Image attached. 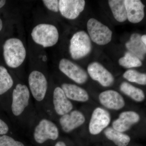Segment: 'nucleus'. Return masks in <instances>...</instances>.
<instances>
[{"instance_id": "1", "label": "nucleus", "mask_w": 146, "mask_h": 146, "mask_svg": "<svg viewBox=\"0 0 146 146\" xmlns=\"http://www.w3.org/2000/svg\"><path fill=\"white\" fill-rule=\"evenodd\" d=\"M3 56L7 65L10 68H18L26 56V50L23 42L16 38L6 41L3 46Z\"/></svg>"}, {"instance_id": "2", "label": "nucleus", "mask_w": 146, "mask_h": 146, "mask_svg": "<svg viewBox=\"0 0 146 146\" xmlns=\"http://www.w3.org/2000/svg\"><path fill=\"white\" fill-rule=\"evenodd\" d=\"M31 35L35 43L45 48L54 46L57 43L59 38L57 28L50 24L37 25L33 30Z\"/></svg>"}, {"instance_id": "3", "label": "nucleus", "mask_w": 146, "mask_h": 146, "mask_svg": "<svg viewBox=\"0 0 146 146\" xmlns=\"http://www.w3.org/2000/svg\"><path fill=\"white\" fill-rule=\"evenodd\" d=\"M92 48L91 39L85 31L78 32L71 38L70 52L74 60L86 56L91 52Z\"/></svg>"}, {"instance_id": "4", "label": "nucleus", "mask_w": 146, "mask_h": 146, "mask_svg": "<svg viewBox=\"0 0 146 146\" xmlns=\"http://www.w3.org/2000/svg\"><path fill=\"white\" fill-rule=\"evenodd\" d=\"M87 28L91 40L97 44L106 45L111 41L112 31L96 19H89L87 22Z\"/></svg>"}, {"instance_id": "5", "label": "nucleus", "mask_w": 146, "mask_h": 146, "mask_svg": "<svg viewBox=\"0 0 146 146\" xmlns=\"http://www.w3.org/2000/svg\"><path fill=\"white\" fill-rule=\"evenodd\" d=\"M33 136L36 143H44L48 140H56L59 136V131L52 121L42 119L35 128Z\"/></svg>"}, {"instance_id": "6", "label": "nucleus", "mask_w": 146, "mask_h": 146, "mask_svg": "<svg viewBox=\"0 0 146 146\" xmlns=\"http://www.w3.org/2000/svg\"><path fill=\"white\" fill-rule=\"evenodd\" d=\"M30 93L26 85L18 84L12 93L11 111L14 116L21 115L29 104Z\"/></svg>"}, {"instance_id": "7", "label": "nucleus", "mask_w": 146, "mask_h": 146, "mask_svg": "<svg viewBox=\"0 0 146 146\" xmlns=\"http://www.w3.org/2000/svg\"><path fill=\"white\" fill-rule=\"evenodd\" d=\"M29 84L33 96L37 102L43 101L46 96L48 82L45 76L39 71H33L29 77Z\"/></svg>"}, {"instance_id": "8", "label": "nucleus", "mask_w": 146, "mask_h": 146, "mask_svg": "<svg viewBox=\"0 0 146 146\" xmlns=\"http://www.w3.org/2000/svg\"><path fill=\"white\" fill-rule=\"evenodd\" d=\"M59 68L62 73L77 83L82 84L87 81L88 75L84 70L68 59H61Z\"/></svg>"}, {"instance_id": "9", "label": "nucleus", "mask_w": 146, "mask_h": 146, "mask_svg": "<svg viewBox=\"0 0 146 146\" xmlns=\"http://www.w3.org/2000/svg\"><path fill=\"white\" fill-rule=\"evenodd\" d=\"M111 120L108 111L102 108H97L92 114L89 124V131L92 135L99 134L109 125Z\"/></svg>"}, {"instance_id": "10", "label": "nucleus", "mask_w": 146, "mask_h": 146, "mask_svg": "<svg viewBox=\"0 0 146 146\" xmlns=\"http://www.w3.org/2000/svg\"><path fill=\"white\" fill-rule=\"evenodd\" d=\"M87 71L91 78L98 81L103 86H111L114 82V78L107 69L98 62L89 64Z\"/></svg>"}, {"instance_id": "11", "label": "nucleus", "mask_w": 146, "mask_h": 146, "mask_svg": "<svg viewBox=\"0 0 146 146\" xmlns=\"http://www.w3.org/2000/svg\"><path fill=\"white\" fill-rule=\"evenodd\" d=\"M85 1L84 0H60L58 1L59 10L61 15L68 19L77 18L84 9Z\"/></svg>"}, {"instance_id": "12", "label": "nucleus", "mask_w": 146, "mask_h": 146, "mask_svg": "<svg viewBox=\"0 0 146 146\" xmlns=\"http://www.w3.org/2000/svg\"><path fill=\"white\" fill-rule=\"evenodd\" d=\"M85 121L83 114L78 110H74L61 116L59 123L63 131L69 133L82 125Z\"/></svg>"}, {"instance_id": "13", "label": "nucleus", "mask_w": 146, "mask_h": 146, "mask_svg": "<svg viewBox=\"0 0 146 146\" xmlns=\"http://www.w3.org/2000/svg\"><path fill=\"white\" fill-rule=\"evenodd\" d=\"M99 98L101 104L108 109L119 110L122 108L125 105L123 97L114 90L104 91L100 94Z\"/></svg>"}, {"instance_id": "14", "label": "nucleus", "mask_w": 146, "mask_h": 146, "mask_svg": "<svg viewBox=\"0 0 146 146\" xmlns=\"http://www.w3.org/2000/svg\"><path fill=\"white\" fill-rule=\"evenodd\" d=\"M53 102L55 112L60 116L69 113L73 108L72 104L60 87H56L54 91Z\"/></svg>"}, {"instance_id": "15", "label": "nucleus", "mask_w": 146, "mask_h": 146, "mask_svg": "<svg viewBox=\"0 0 146 146\" xmlns=\"http://www.w3.org/2000/svg\"><path fill=\"white\" fill-rule=\"evenodd\" d=\"M139 115L136 112L128 111L122 112L119 118L112 123V128L120 132H124L140 121Z\"/></svg>"}, {"instance_id": "16", "label": "nucleus", "mask_w": 146, "mask_h": 146, "mask_svg": "<svg viewBox=\"0 0 146 146\" xmlns=\"http://www.w3.org/2000/svg\"><path fill=\"white\" fill-rule=\"evenodd\" d=\"M127 19L131 23H138L145 16V6L140 0H125Z\"/></svg>"}, {"instance_id": "17", "label": "nucleus", "mask_w": 146, "mask_h": 146, "mask_svg": "<svg viewBox=\"0 0 146 146\" xmlns=\"http://www.w3.org/2000/svg\"><path fill=\"white\" fill-rule=\"evenodd\" d=\"M61 89L68 99L80 102H86L89 99L87 92L75 84L64 83L61 86Z\"/></svg>"}, {"instance_id": "18", "label": "nucleus", "mask_w": 146, "mask_h": 146, "mask_svg": "<svg viewBox=\"0 0 146 146\" xmlns=\"http://www.w3.org/2000/svg\"><path fill=\"white\" fill-rule=\"evenodd\" d=\"M141 37L140 34L133 33L131 36L129 41L126 43L125 46L129 52L143 60L146 54V46L142 42Z\"/></svg>"}, {"instance_id": "19", "label": "nucleus", "mask_w": 146, "mask_h": 146, "mask_svg": "<svg viewBox=\"0 0 146 146\" xmlns=\"http://www.w3.org/2000/svg\"><path fill=\"white\" fill-rule=\"evenodd\" d=\"M104 133L108 140L113 141L117 146H127L130 141V137L128 135L112 127L106 128L104 130Z\"/></svg>"}, {"instance_id": "20", "label": "nucleus", "mask_w": 146, "mask_h": 146, "mask_svg": "<svg viewBox=\"0 0 146 146\" xmlns=\"http://www.w3.org/2000/svg\"><path fill=\"white\" fill-rule=\"evenodd\" d=\"M108 2L115 19L120 23L126 21L127 14L124 1L110 0Z\"/></svg>"}, {"instance_id": "21", "label": "nucleus", "mask_w": 146, "mask_h": 146, "mask_svg": "<svg viewBox=\"0 0 146 146\" xmlns=\"http://www.w3.org/2000/svg\"><path fill=\"white\" fill-rule=\"evenodd\" d=\"M121 91L135 101L141 102L145 98V95L142 89L137 88L130 84L124 82L120 86Z\"/></svg>"}, {"instance_id": "22", "label": "nucleus", "mask_w": 146, "mask_h": 146, "mask_svg": "<svg viewBox=\"0 0 146 146\" xmlns=\"http://www.w3.org/2000/svg\"><path fill=\"white\" fill-rule=\"evenodd\" d=\"M13 79L5 67L0 66V95L5 94L12 87Z\"/></svg>"}, {"instance_id": "23", "label": "nucleus", "mask_w": 146, "mask_h": 146, "mask_svg": "<svg viewBox=\"0 0 146 146\" xmlns=\"http://www.w3.org/2000/svg\"><path fill=\"white\" fill-rule=\"evenodd\" d=\"M119 64L126 68L140 67L142 65L141 60L130 52L125 53V56L119 60Z\"/></svg>"}, {"instance_id": "24", "label": "nucleus", "mask_w": 146, "mask_h": 146, "mask_svg": "<svg viewBox=\"0 0 146 146\" xmlns=\"http://www.w3.org/2000/svg\"><path fill=\"white\" fill-rule=\"evenodd\" d=\"M123 76L128 81L141 84L146 85V74L133 70H129L124 73Z\"/></svg>"}, {"instance_id": "25", "label": "nucleus", "mask_w": 146, "mask_h": 146, "mask_svg": "<svg viewBox=\"0 0 146 146\" xmlns=\"http://www.w3.org/2000/svg\"><path fill=\"white\" fill-rule=\"evenodd\" d=\"M0 146H25L22 142L16 141L14 138L4 135L0 136Z\"/></svg>"}, {"instance_id": "26", "label": "nucleus", "mask_w": 146, "mask_h": 146, "mask_svg": "<svg viewBox=\"0 0 146 146\" xmlns=\"http://www.w3.org/2000/svg\"><path fill=\"white\" fill-rule=\"evenodd\" d=\"M48 9L55 12L59 11L58 1L57 0H44L42 1Z\"/></svg>"}, {"instance_id": "27", "label": "nucleus", "mask_w": 146, "mask_h": 146, "mask_svg": "<svg viewBox=\"0 0 146 146\" xmlns=\"http://www.w3.org/2000/svg\"><path fill=\"white\" fill-rule=\"evenodd\" d=\"M9 128L3 121L0 119V135H5L8 133Z\"/></svg>"}, {"instance_id": "28", "label": "nucleus", "mask_w": 146, "mask_h": 146, "mask_svg": "<svg viewBox=\"0 0 146 146\" xmlns=\"http://www.w3.org/2000/svg\"><path fill=\"white\" fill-rule=\"evenodd\" d=\"M55 146H67L66 144L62 141H58L55 145Z\"/></svg>"}, {"instance_id": "29", "label": "nucleus", "mask_w": 146, "mask_h": 146, "mask_svg": "<svg viewBox=\"0 0 146 146\" xmlns=\"http://www.w3.org/2000/svg\"><path fill=\"white\" fill-rule=\"evenodd\" d=\"M141 39L142 40V42L144 44L146 45V35H142L141 37Z\"/></svg>"}, {"instance_id": "30", "label": "nucleus", "mask_w": 146, "mask_h": 146, "mask_svg": "<svg viewBox=\"0 0 146 146\" xmlns=\"http://www.w3.org/2000/svg\"><path fill=\"white\" fill-rule=\"evenodd\" d=\"M6 1L4 0H0V9L2 8L5 5Z\"/></svg>"}, {"instance_id": "31", "label": "nucleus", "mask_w": 146, "mask_h": 146, "mask_svg": "<svg viewBox=\"0 0 146 146\" xmlns=\"http://www.w3.org/2000/svg\"><path fill=\"white\" fill-rule=\"evenodd\" d=\"M3 28V22L1 19L0 18V31H1Z\"/></svg>"}]
</instances>
